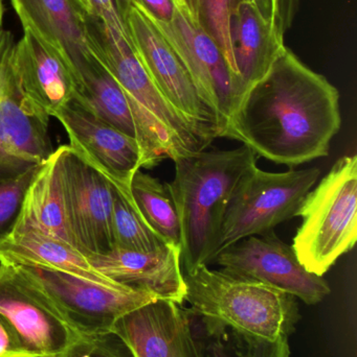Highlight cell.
Segmentation results:
<instances>
[{"label": "cell", "mask_w": 357, "mask_h": 357, "mask_svg": "<svg viewBox=\"0 0 357 357\" xmlns=\"http://www.w3.org/2000/svg\"><path fill=\"white\" fill-rule=\"evenodd\" d=\"M341 126L337 88L284 45L237 102L221 137L293 169L328 156Z\"/></svg>", "instance_id": "1"}, {"label": "cell", "mask_w": 357, "mask_h": 357, "mask_svg": "<svg viewBox=\"0 0 357 357\" xmlns=\"http://www.w3.org/2000/svg\"><path fill=\"white\" fill-rule=\"evenodd\" d=\"M257 158L242 146L174 159L175 176L166 186L180 220L184 273L213 264L226 204L241 178L257 165Z\"/></svg>", "instance_id": "2"}, {"label": "cell", "mask_w": 357, "mask_h": 357, "mask_svg": "<svg viewBox=\"0 0 357 357\" xmlns=\"http://www.w3.org/2000/svg\"><path fill=\"white\" fill-rule=\"evenodd\" d=\"M184 301L199 316L268 340L289 337L300 320L297 298L270 285L201 266L184 273Z\"/></svg>", "instance_id": "3"}, {"label": "cell", "mask_w": 357, "mask_h": 357, "mask_svg": "<svg viewBox=\"0 0 357 357\" xmlns=\"http://www.w3.org/2000/svg\"><path fill=\"white\" fill-rule=\"evenodd\" d=\"M293 252L306 271L323 277L357 241V156L342 157L306 195Z\"/></svg>", "instance_id": "4"}, {"label": "cell", "mask_w": 357, "mask_h": 357, "mask_svg": "<svg viewBox=\"0 0 357 357\" xmlns=\"http://www.w3.org/2000/svg\"><path fill=\"white\" fill-rule=\"evenodd\" d=\"M88 45L134 105L154 123L171 159L207 150L212 144L161 96L145 70L131 42L99 19L86 16Z\"/></svg>", "instance_id": "5"}, {"label": "cell", "mask_w": 357, "mask_h": 357, "mask_svg": "<svg viewBox=\"0 0 357 357\" xmlns=\"http://www.w3.org/2000/svg\"><path fill=\"white\" fill-rule=\"evenodd\" d=\"M320 176L318 167L270 173L254 167L226 204L218 253L241 239L272 232L279 225L297 218Z\"/></svg>", "instance_id": "6"}, {"label": "cell", "mask_w": 357, "mask_h": 357, "mask_svg": "<svg viewBox=\"0 0 357 357\" xmlns=\"http://www.w3.org/2000/svg\"><path fill=\"white\" fill-rule=\"evenodd\" d=\"M79 339L37 287L0 264V357L63 356Z\"/></svg>", "instance_id": "7"}, {"label": "cell", "mask_w": 357, "mask_h": 357, "mask_svg": "<svg viewBox=\"0 0 357 357\" xmlns=\"http://www.w3.org/2000/svg\"><path fill=\"white\" fill-rule=\"evenodd\" d=\"M14 266L48 298L80 337L111 333L124 314L156 300L131 287H107L59 271Z\"/></svg>", "instance_id": "8"}, {"label": "cell", "mask_w": 357, "mask_h": 357, "mask_svg": "<svg viewBox=\"0 0 357 357\" xmlns=\"http://www.w3.org/2000/svg\"><path fill=\"white\" fill-rule=\"evenodd\" d=\"M124 22L138 60L161 96L203 137L211 142L220 137L215 112L199 96L188 71L148 15L131 1Z\"/></svg>", "instance_id": "9"}, {"label": "cell", "mask_w": 357, "mask_h": 357, "mask_svg": "<svg viewBox=\"0 0 357 357\" xmlns=\"http://www.w3.org/2000/svg\"><path fill=\"white\" fill-rule=\"evenodd\" d=\"M213 264L226 274L270 285L308 305L320 303L331 291L323 277L305 270L293 247L281 241L275 231L224 248Z\"/></svg>", "instance_id": "10"}, {"label": "cell", "mask_w": 357, "mask_h": 357, "mask_svg": "<svg viewBox=\"0 0 357 357\" xmlns=\"http://www.w3.org/2000/svg\"><path fill=\"white\" fill-rule=\"evenodd\" d=\"M59 150L67 220L75 248L87 257L115 249L113 185L68 144Z\"/></svg>", "instance_id": "11"}, {"label": "cell", "mask_w": 357, "mask_h": 357, "mask_svg": "<svg viewBox=\"0 0 357 357\" xmlns=\"http://www.w3.org/2000/svg\"><path fill=\"white\" fill-rule=\"evenodd\" d=\"M151 20L177 54L199 96L213 109L221 130V137L238 100L236 79L226 56L214 40L189 17L178 2L173 20L170 22Z\"/></svg>", "instance_id": "12"}, {"label": "cell", "mask_w": 357, "mask_h": 357, "mask_svg": "<svg viewBox=\"0 0 357 357\" xmlns=\"http://www.w3.org/2000/svg\"><path fill=\"white\" fill-rule=\"evenodd\" d=\"M16 41L0 27V178L41 165L54 152L48 123L25 109L13 69Z\"/></svg>", "instance_id": "13"}, {"label": "cell", "mask_w": 357, "mask_h": 357, "mask_svg": "<svg viewBox=\"0 0 357 357\" xmlns=\"http://www.w3.org/2000/svg\"><path fill=\"white\" fill-rule=\"evenodd\" d=\"M54 119L64 128L71 150L115 188L132 197V178L143 169L138 140L88 112L73 100Z\"/></svg>", "instance_id": "14"}, {"label": "cell", "mask_w": 357, "mask_h": 357, "mask_svg": "<svg viewBox=\"0 0 357 357\" xmlns=\"http://www.w3.org/2000/svg\"><path fill=\"white\" fill-rule=\"evenodd\" d=\"M13 69L25 109L43 123L75 98V81L68 65L29 29L15 44Z\"/></svg>", "instance_id": "15"}, {"label": "cell", "mask_w": 357, "mask_h": 357, "mask_svg": "<svg viewBox=\"0 0 357 357\" xmlns=\"http://www.w3.org/2000/svg\"><path fill=\"white\" fill-rule=\"evenodd\" d=\"M112 333L136 357H201L190 310L167 300H153L124 314Z\"/></svg>", "instance_id": "16"}, {"label": "cell", "mask_w": 357, "mask_h": 357, "mask_svg": "<svg viewBox=\"0 0 357 357\" xmlns=\"http://www.w3.org/2000/svg\"><path fill=\"white\" fill-rule=\"evenodd\" d=\"M180 252V248L170 245L152 252L115 248L86 258L100 274L115 282L182 305L186 284Z\"/></svg>", "instance_id": "17"}, {"label": "cell", "mask_w": 357, "mask_h": 357, "mask_svg": "<svg viewBox=\"0 0 357 357\" xmlns=\"http://www.w3.org/2000/svg\"><path fill=\"white\" fill-rule=\"evenodd\" d=\"M22 29L57 52L78 77L96 60L88 45L86 16L73 0H10Z\"/></svg>", "instance_id": "18"}, {"label": "cell", "mask_w": 357, "mask_h": 357, "mask_svg": "<svg viewBox=\"0 0 357 357\" xmlns=\"http://www.w3.org/2000/svg\"><path fill=\"white\" fill-rule=\"evenodd\" d=\"M230 36L241 98L268 73L284 46V40L251 0H239L235 6Z\"/></svg>", "instance_id": "19"}, {"label": "cell", "mask_w": 357, "mask_h": 357, "mask_svg": "<svg viewBox=\"0 0 357 357\" xmlns=\"http://www.w3.org/2000/svg\"><path fill=\"white\" fill-rule=\"evenodd\" d=\"M0 264L75 275L107 287H125L103 276L75 248L29 228H15L0 241Z\"/></svg>", "instance_id": "20"}, {"label": "cell", "mask_w": 357, "mask_h": 357, "mask_svg": "<svg viewBox=\"0 0 357 357\" xmlns=\"http://www.w3.org/2000/svg\"><path fill=\"white\" fill-rule=\"evenodd\" d=\"M15 228L33 229L75 248L65 209L58 149L42 163L29 184Z\"/></svg>", "instance_id": "21"}, {"label": "cell", "mask_w": 357, "mask_h": 357, "mask_svg": "<svg viewBox=\"0 0 357 357\" xmlns=\"http://www.w3.org/2000/svg\"><path fill=\"white\" fill-rule=\"evenodd\" d=\"M190 310V308H189ZM201 357H291L289 337L268 340L238 331L190 310Z\"/></svg>", "instance_id": "22"}, {"label": "cell", "mask_w": 357, "mask_h": 357, "mask_svg": "<svg viewBox=\"0 0 357 357\" xmlns=\"http://www.w3.org/2000/svg\"><path fill=\"white\" fill-rule=\"evenodd\" d=\"M130 190L138 212L148 226L166 243L180 248V220L166 184L138 171L132 178Z\"/></svg>", "instance_id": "23"}, {"label": "cell", "mask_w": 357, "mask_h": 357, "mask_svg": "<svg viewBox=\"0 0 357 357\" xmlns=\"http://www.w3.org/2000/svg\"><path fill=\"white\" fill-rule=\"evenodd\" d=\"M112 234L115 248L152 252L167 245L145 222L132 197L113 186Z\"/></svg>", "instance_id": "24"}, {"label": "cell", "mask_w": 357, "mask_h": 357, "mask_svg": "<svg viewBox=\"0 0 357 357\" xmlns=\"http://www.w3.org/2000/svg\"><path fill=\"white\" fill-rule=\"evenodd\" d=\"M238 1L239 0H177L189 17L214 40L226 56V62L230 65L236 79L239 100L240 93L230 36L231 16Z\"/></svg>", "instance_id": "25"}, {"label": "cell", "mask_w": 357, "mask_h": 357, "mask_svg": "<svg viewBox=\"0 0 357 357\" xmlns=\"http://www.w3.org/2000/svg\"><path fill=\"white\" fill-rule=\"evenodd\" d=\"M41 165L17 175L0 178V241L14 230L25 193Z\"/></svg>", "instance_id": "26"}, {"label": "cell", "mask_w": 357, "mask_h": 357, "mask_svg": "<svg viewBox=\"0 0 357 357\" xmlns=\"http://www.w3.org/2000/svg\"><path fill=\"white\" fill-rule=\"evenodd\" d=\"M63 357H136L131 348L115 333L80 337Z\"/></svg>", "instance_id": "27"}, {"label": "cell", "mask_w": 357, "mask_h": 357, "mask_svg": "<svg viewBox=\"0 0 357 357\" xmlns=\"http://www.w3.org/2000/svg\"><path fill=\"white\" fill-rule=\"evenodd\" d=\"M73 1L85 16L99 19L105 24L123 33L130 40L125 23L117 12L115 0H73Z\"/></svg>", "instance_id": "28"}, {"label": "cell", "mask_w": 357, "mask_h": 357, "mask_svg": "<svg viewBox=\"0 0 357 357\" xmlns=\"http://www.w3.org/2000/svg\"><path fill=\"white\" fill-rule=\"evenodd\" d=\"M155 21L170 22L175 17L177 0H131Z\"/></svg>", "instance_id": "29"}, {"label": "cell", "mask_w": 357, "mask_h": 357, "mask_svg": "<svg viewBox=\"0 0 357 357\" xmlns=\"http://www.w3.org/2000/svg\"><path fill=\"white\" fill-rule=\"evenodd\" d=\"M256 8L259 10L260 14L270 21L275 26V21H276V13H275V1L274 0H251ZM276 29V26H275ZM277 31V29H276Z\"/></svg>", "instance_id": "30"}, {"label": "cell", "mask_w": 357, "mask_h": 357, "mask_svg": "<svg viewBox=\"0 0 357 357\" xmlns=\"http://www.w3.org/2000/svg\"><path fill=\"white\" fill-rule=\"evenodd\" d=\"M115 6H117V12H119L121 18H125L126 13H127L128 8H129L131 0H115ZM125 23V22H124Z\"/></svg>", "instance_id": "31"}, {"label": "cell", "mask_w": 357, "mask_h": 357, "mask_svg": "<svg viewBox=\"0 0 357 357\" xmlns=\"http://www.w3.org/2000/svg\"><path fill=\"white\" fill-rule=\"evenodd\" d=\"M4 6L3 0H0V27L3 26Z\"/></svg>", "instance_id": "32"}, {"label": "cell", "mask_w": 357, "mask_h": 357, "mask_svg": "<svg viewBox=\"0 0 357 357\" xmlns=\"http://www.w3.org/2000/svg\"><path fill=\"white\" fill-rule=\"evenodd\" d=\"M57 357H63V356H57Z\"/></svg>", "instance_id": "33"}, {"label": "cell", "mask_w": 357, "mask_h": 357, "mask_svg": "<svg viewBox=\"0 0 357 357\" xmlns=\"http://www.w3.org/2000/svg\"><path fill=\"white\" fill-rule=\"evenodd\" d=\"M274 1H275V0H274Z\"/></svg>", "instance_id": "34"}]
</instances>
